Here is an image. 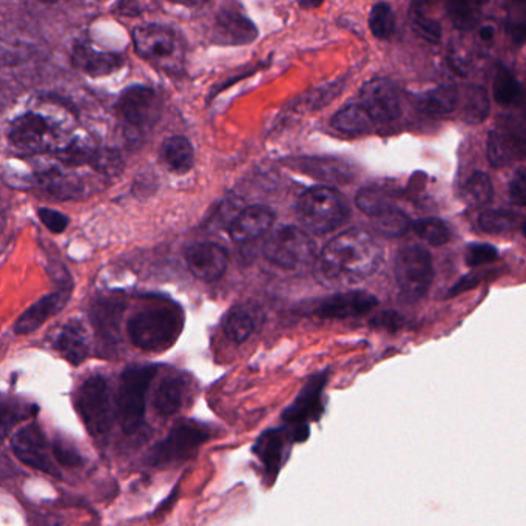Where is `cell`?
Returning <instances> with one entry per match:
<instances>
[{
	"instance_id": "13",
	"label": "cell",
	"mask_w": 526,
	"mask_h": 526,
	"mask_svg": "<svg viewBox=\"0 0 526 526\" xmlns=\"http://www.w3.org/2000/svg\"><path fill=\"white\" fill-rule=\"evenodd\" d=\"M360 101L377 124H388L402 115L397 88L388 79H372L363 85Z\"/></svg>"
},
{
	"instance_id": "9",
	"label": "cell",
	"mask_w": 526,
	"mask_h": 526,
	"mask_svg": "<svg viewBox=\"0 0 526 526\" xmlns=\"http://www.w3.org/2000/svg\"><path fill=\"white\" fill-rule=\"evenodd\" d=\"M395 280L403 297L417 301L428 294L434 281L431 253L422 246H405L395 257Z\"/></svg>"
},
{
	"instance_id": "42",
	"label": "cell",
	"mask_w": 526,
	"mask_h": 526,
	"mask_svg": "<svg viewBox=\"0 0 526 526\" xmlns=\"http://www.w3.org/2000/svg\"><path fill=\"white\" fill-rule=\"evenodd\" d=\"M51 451H53V457L59 465L68 466V468H78V466L84 465V459L79 454L78 449L71 443L65 442V440L58 439L51 445Z\"/></svg>"
},
{
	"instance_id": "16",
	"label": "cell",
	"mask_w": 526,
	"mask_h": 526,
	"mask_svg": "<svg viewBox=\"0 0 526 526\" xmlns=\"http://www.w3.org/2000/svg\"><path fill=\"white\" fill-rule=\"evenodd\" d=\"M186 260L198 280L213 283L226 274L229 255L220 244L196 243L187 250Z\"/></svg>"
},
{
	"instance_id": "6",
	"label": "cell",
	"mask_w": 526,
	"mask_h": 526,
	"mask_svg": "<svg viewBox=\"0 0 526 526\" xmlns=\"http://www.w3.org/2000/svg\"><path fill=\"white\" fill-rule=\"evenodd\" d=\"M136 53L144 61L170 75L181 73L184 67V45L172 28L162 25H142L133 31Z\"/></svg>"
},
{
	"instance_id": "29",
	"label": "cell",
	"mask_w": 526,
	"mask_h": 526,
	"mask_svg": "<svg viewBox=\"0 0 526 526\" xmlns=\"http://www.w3.org/2000/svg\"><path fill=\"white\" fill-rule=\"evenodd\" d=\"M486 155L489 162L494 167H503L517 159L516 149H514L513 139H511L510 130L506 125H499L496 129L491 130L486 144Z\"/></svg>"
},
{
	"instance_id": "19",
	"label": "cell",
	"mask_w": 526,
	"mask_h": 526,
	"mask_svg": "<svg viewBox=\"0 0 526 526\" xmlns=\"http://www.w3.org/2000/svg\"><path fill=\"white\" fill-rule=\"evenodd\" d=\"M326 375H318L307 383L295 402L283 412L284 422L295 428L306 426L307 422L318 419L321 412V392H323Z\"/></svg>"
},
{
	"instance_id": "33",
	"label": "cell",
	"mask_w": 526,
	"mask_h": 526,
	"mask_svg": "<svg viewBox=\"0 0 526 526\" xmlns=\"http://www.w3.org/2000/svg\"><path fill=\"white\" fill-rule=\"evenodd\" d=\"M411 24L412 30L429 44L437 45L442 41V27L434 17L429 16L426 8L419 4V0L417 4L412 5Z\"/></svg>"
},
{
	"instance_id": "40",
	"label": "cell",
	"mask_w": 526,
	"mask_h": 526,
	"mask_svg": "<svg viewBox=\"0 0 526 526\" xmlns=\"http://www.w3.org/2000/svg\"><path fill=\"white\" fill-rule=\"evenodd\" d=\"M516 223V213L508 212V210H488V212H483L479 218L480 229L491 235L510 232Z\"/></svg>"
},
{
	"instance_id": "25",
	"label": "cell",
	"mask_w": 526,
	"mask_h": 526,
	"mask_svg": "<svg viewBox=\"0 0 526 526\" xmlns=\"http://www.w3.org/2000/svg\"><path fill=\"white\" fill-rule=\"evenodd\" d=\"M161 161L170 172L184 175L195 164V150L192 142L184 136H170L161 147Z\"/></svg>"
},
{
	"instance_id": "39",
	"label": "cell",
	"mask_w": 526,
	"mask_h": 526,
	"mask_svg": "<svg viewBox=\"0 0 526 526\" xmlns=\"http://www.w3.org/2000/svg\"><path fill=\"white\" fill-rule=\"evenodd\" d=\"M355 204H357L361 212L371 216V218H375V216L385 212L389 207L394 206V204L389 201L388 196H386L382 190L377 189V187L361 189L360 192L357 193Z\"/></svg>"
},
{
	"instance_id": "3",
	"label": "cell",
	"mask_w": 526,
	"mask_h": 526,
	"mask_svg": "<svg viewBox=\"0 0 526 526\" xmlns=\"http://www.w3.org/2000/svg\"><path fill=\"white\" fill-rule=\"evenodd\" d=\"M184 328V312L175 304L147 307L130 318L127 334L136 348L164 352L178 341Z\"/></svg>"
},
{
	"instance_id": "32",
	"label": "cell",
	"mask_w": 526,
	"mask_h": 526,
	"mask_svg": "<svg viewBox=\"0 0 526 526\" xmlns=\"http://www.w3.org/2000/svg\"><path fill=\"white\" fill-rule=\"evenodd\" d=\"M462 195L469 206H486L494 196L493 181L485 172L473 173L463 186Z\"/></svg>"
},
{
	"instance_id": "5",
	"label": "cell",
	"mask_w": 526,
	"mask_h": 526,
	"mask_svg": "<svg viewBox=\"0 0 526 526\" xmlns=\"http://www.w3.org/2000/svg\"><path fill=\"white\" fill-rule=\"evenodd\" d=\"M156 372L155 365H133L122 372L116 411L125 434H136L144 425L147 394Z\"/></svg>"
},
{
	"instance_id": "34",
	"label": "cell",
	"mask_w": 526,
	"mask_h": 526,
	"mask_svg": "<svg viewBox=\"0 0 526 526\" xmlns=\"http://www.w3.org/2000/svg\"><path fill=\"white\" fill-rule=\"evenodd\" d=\"M489 96L483 87H471L465 95L463 121L466 124H480L489 115Z\"/></svg>"
},
{
	"instance_id": "54",
	"label": "cell",
	"mask_w": 526,
	"mask_h": 526,
	"mask_svg": "<svg viewBox=\"0 0 526 526\" xmlns=\"http://www.w3.org/2000/svg\"><path fill=\"white\" fill-rule=\"evenodd\" d=\"M523 235H525L526 237V221H525V224H523Z\"/></svg>"
},
{
	"instance_id": "44",
	"label": "cell",
	"mask_w": 526,
	"mask_h": 526,
	"mask_svg": "<svg viewBox=\"0 0 526 526\" xmlns=\"http://www.w3.org/2000/svg\"><path fill=\"white\" fill-rule=\"evenodd\" d=\"M344 81H334L332 84L324 85V87L317 88L311 95L307 96V105L311 108H321L329 104L332 99L337 98L343 92Z\"/></svg>"
},
{
	"instance_id": "53",
	"label": "cell",
	"mask_w": 526,
	"mask_h": 526,
	"mask_svg": "<svg viewBox=\"0 0 526 526\" xmlns=\"http://www.w3.org/2000/svg\"><path fill=\"white\" fill-rule=\"evenodd\" d=\"M41 2H45V4H54V2H59V0H41Z\"/></svg>"
},
{
	"instance_id": "8",
	"label": "cell",
	"mask_w": 526,
	"mask_h": 526,
	"mask_svg": "<svg viewBox=\"0 0 526 526\" xmlns=\"http://www.w3.org/2000/svg\"><path fill=\"white\" fill-rule=\"evenodd\" d=\"M75 406L85 428L95 439L107 437L112 429L113 405L112 391L104 377L87 378L76 392Z\"/></svg>"
},
{
	"instance_id": "2",
	"label": "cell",
	"mask_w": 526,
	"mask_h": 526,
	"mask_svg": "<svg viewBox=\"0 0 526 526\" xmlns=\"http://www.w3.org/2000/svg\"><path fill=\"white\" fill-rule=\"evenodd\" d=\"M385 250L365 229H349L332 238L318 255V274L331 284L351 286L377 274Z\"/></svg>"
},
{
	"instance_id": "1",
	"label": "cell",
	"mask_w": 526,
	"mask_h": 526,
	"mask_svg": "<svg viewBox=\"0 0 526 526\" xmlns=\"http://www.w3.org/2000/svg\"><path fill=\"white\" fill-rule=\"evenodd\" d=\"M76 124L73 108L61 99L36 98L10 122L8 142L28 155H48L75 136Z\"/></svg>"
},
{
	"instance_id": "11",
	"label": "cell",
	"mask_w": 526,
	"mask_h": 526,
	"mask_svg": "<svg viewBox=\"0 0 526 526\" xmlns=\"http://www.w3.org/2000/svg\"><path fill=\"white\" fill-rule=\"evenodd\" d=\"M209 437L210 432L199 423L190 420L179 422L166 439L153 448L150 463L161 466L190 459L209 440Z\"/></svg>"
},
{
	"instance_id": "36",
	"label": "cell",
	"mask_w": 526,
	"mask_h": 526,
	"mask_svg": "<svg viewBox=\"0 0 526 526\" xmlns=\"http://www.w3.org/2000/svg\"><path fill=\"white\" fill-rule=\"evenodd\" d=\"M122 306L119 303H98L93 312L96 331L104 335L107 340H113L118 335L119 317H121Z\"/></svg>"
},
{
	"instance_id": "27",
	"label": "cell",
	"mask_w": 526,
	"mask_h": 526,
	"mask_svg": "<svg viewBox=\"0 0 526 526\" xmlns=\"http://www.w3.org/2000/svg\"><path fill=\"white\" fill-rule=\"evenodd\" d=\"M374 119L361 104H349L341 108L332 118V127L346 135H361L372 129Z\"/></svg>"
},
{
	"instance_id": "21",
	"label": "cell",
	"mask_w": 526,
	"mask_h": 526,
	"mask_svg": "<svg viewBox=\"0 0 526 526\" xmlns=\"http://www.w3.org/2000/svg\"><path fill=\"white\" fill-rule=\"evenodd\" d=\"M189 394V385L184 375L169 374L162 378L153 395V406L162 417H170L181 411Z\"/></svg>"
},
{
	"instance_id": "50",
	"label": "cell",
	"mask_w": 526,
	"mask_h": 526,
	"mask_svg": "<svg viewBox=\"0 0 526 526\" xmlns=\"http://www.w3.org/2000/svg\"><path fill=\"white\" fill-rule=\"evenodd\" d=\"M479 36L483 42L491 44L494 38H496V28H494V25H483V27L480 28Z\"/></svg>"
},
{
	"instance_id": "38",
	"label": "cell",
	"mask_w": 526,
	"mask_h": 526,
	"mask_svg": "<svg viewBox=\"0 0 526 526\" xmlns=\"http://www.w3.org/2000/svg\"><path fill=\"white\" fill-rule=\"evenodd\" d=\"M369 28L377 39L386 41L392 38L395 31V16L391 5L380 2L372 8L369 14Z\"/></svg>"
},
{
	"instance_id": "43",
	"label": "cell",
	"mask_w": 526,
	"mask_h": 526,
	"mask_svg": "<svg viewBox=\"0 0 526 526\" xmlns=\"http://www.w3.org/2000/svg\"><path fill=\"white\" fill-rule=\"evenodd\" d=\"M499 258L496 247L485 243H474L468 247L466 252V264L469 267H479L483 264L493 263Z\"/></svg>"
},
{
	"instance_id": "18",
	"label": "cell",
	"mask_w": 526,
	"mask_h": 526,
	"mask_svg": "<svg viewBox=\"0 0 526 526\" xmlns=\"http://www.w3.org/2000/svg\"><path fill=\"white\" fill-rule=\"evenodd\" d=\"M70 297L71 289L68 287V289H61L41 298L38 303L28 307L27 311L17 318L16 323H14V332L17 335H27L38 331L42 324L47 323L51 317L58 315L67 306Z\"/></svg>"
},
{
	"instance_id": "41",
	"label": "cell",
	"mask_w": 526,
	"mask_h": 526,
	"mask_svg": "<svg viewBox=\"0 0 526 526\" xmlns=\"http://www.w3.org/2000/svg\"><path fill=\"white\" fill-rule=\"evenodd\" d=\"M508 17H506V31L510 34L511 39L517 44L526 42V0L514 2Z\"/></svg>"
},
{
	"instance_id": "22",
	"label": "cell",
	"mask_w": 526,
	"mask_h": 526,
	"mask_svg": "<svg viewBox=\"0 0 526 526\" xmlns=\"http://www.w3.org/2000/svg\"><path fill=\"white\" fill-rule=\"evenodd\" d=\"M53 344L70 365L79 366L88 357V334L81 321L73 320L62 326Z\"/></svg>"
},
{
	"instance_id": "24",
	"label": "cell",
	"mask_w": 526,
	"mask_h": 526,
	"mask_svg": "<svg viewBox=\"0 0 526 526\" xmlns=\"http://www.w3.org/2000/svg\"><path fill=\"white\" fill-rule=\"evenodd\" d=\"M260 309L250 304H238L227 314L224 320V334L233 343L241 344L252 337L261 324Z\"/></svg>"
},
{
	"instance_id": "37",
	"label": "cell",
	"mask_w": 526,
	"mask_h": 526,
	"mask_svg": "<svg viewBox=\"0 0 526 526\" xmlns=\"http://www.w3.org/2000/svg\"><path fill=\"white\" fill-rule=\"evenodd\" d=\"M493 95L494 99L505 107L516 104L520 96L519 82L511 75V71L506 70L502 65L497 67L496 75H494Z\"/></svg>"
},
{
	"instance_id": "51",
	"label": "cell",
	"mask_w": 526,
	"mask_h": 526,
	"mask_svg": "<svg viewBox=\"0 0 526 526\" xmlns=\"http://www.w3.org/2000/svg\"><path fill=\"white\" fill-rule=\"evenodd\" d=\"M172 4L183 5V7L196 8L206 4L207 0H170Z\"/></svg>"
},
{
	"instance_id": "30",
	"label": "cell",
	"mask_w": 526,
	"mask_h": 526,
	"mask_svg": "<svg viewBox=\"0 0 526 526\" xmlns=\"http://www.w3.org/2000/svg\"><path fill=\"white\" fill-rule=\"evenodd\" d=\"M486 2L488 0H445V5L452 24L459 30L468 31L476 27Z\"/></svg>"
},
{
	"instance_id": "45",
	"label": "cell",
	"mask_w": 526,
	"mask_h": 526,
	"mask_svg": "<svg viewBox=\"0 0 526 526\" xmlns=\"http://www.w3.org/2000/svg\"><path fill=\"white\" fill-rule=\"evenodd\" d=\"M38 215L42 224L53 233L65 232L68 224H70L67 215L58 212V210L48 209V207H41V209L38 210Z\"/></svg>"
},
{
	"instance_id": "26",
	"label": "cell",
	"mask_w": 526,
	"mask_h": 526,
	"mask_svg": "<svg viewBox=\"0 0 526 526\" xmlns=\"http://www.w3.org/2000/svg\"><path fill=\"white\" fill-rule=\"evenodd\" d=\"M420 108L431 118L442 119L456 112L459 105V90L454 84H443L432 88L420 98Z\"/></svg>"
},
{
	"instance_id": "46",
	"label": "cell",
	"mask_w": 526,
	"mask_h": 526,
	"mask_svg": "<svg viewBox=\"0 0 526 526\" xmlns=\"http://www.w3.org/2000/svg\"><path fill=\"white\" fill-rule=\"evenodd\" d=\"M510 130L513 139L514 149H516L517 159L526 158V115L513 121V124L506 125Z\"/></svg>"
},
{
	"instance_id": "28",
	"label": "cell",
	"mask_w": 526,
	"mask_h": 526,
	"mask_svg": "<svg viewBox=\"0 0 526 526\" xmlns=\"http://www.w3.org/2000/svg\"><path fill=\"white\" fill-rule=\"evenodd\" d=\"M289 437L284 431H269L264 434L257 443V456L266 466L269 476H275L280 469L284 459V449H286Z\"/></svg>"
},
{
	"instance_id": "14",
	"label": "cell",
	"mask_w": 526,
	"mask_h": 526,
	"mask_svg": "<svg viewBox=\"0 0 526 526\" xmlns=\"http://www.w3.org/2000/svg\"><path fill=\"white\" fill-rule=\"evenodd\" d=\"M257 27L237 2L224 5L216 14L213 39L223 45H246L255 41Z\"/></svg>"
},
{
	"instance_id": "23",
	"label": "cell",
	"mask_w": 526,
	"mask_h": 526,
	"mask_svg": "<svg viewBox=\"0 0 526 526\" xmlns=\"http://www.w3.org/2000/svg\"><path fill=\"white\" fill-rule=\"evenodd\" d=\"M289 166L312 178L321 179L326 183L344 184L351 181L352 173L351 167L344 162L337 161V159L329 158H300L295 159Z\"/></svg>"
},
{
	"instance_id": "10",
	"label": "cell",
	"mask_w": 526,
	"mask_h": 526,
	"mask_svg": "<svg viewBox=\"0 0 526 526\" xmlns=\"http://www.w3.org/2000/svg\"><path fill=\"white\" fill-rule=\"evenodd\" d=\"M161 107V98L153 88L135 85L122 93L116 112L127 130L138 135L158 122Z\"/></svg>"
},
{
	"instance_id": "52",
	"label": "cell",
	"mask_w": 526,
	"mask_h": 526,
	"mask_svg": "<svg viewBox=\"0 0 526 526\" xmlns=\"http://www.w3.org/2000/svg\"><path fill=\"white\" fill-rule=\"evenodd\" d=\"M303 8H317L323 4V0H298Z\"/></svg>"
},
{
	"instance_id": "12",
	"label": "cell",
	"mask_w": 526,
	"mask_h": 526,
	"mask_svg": "<svg viewBox=\"0 0 526 526\" xmlns=\"http://www.w3.org/2000/svg\"><path fill=\"white\" fill-rule=\"evenodd\" d=\"M11 448L17 459L31 468L39 469L50 476L61 477V471L54 465L53 451L50 452L47 437L39 425H28L19 429L11 439Z\"/></svg>"
},
{
	"instance_id": "47",
	"label": "cell",
	"mask_w": 526,
	"mask_h": 526,
	"mask_svg": "<svg viewBox=\"0 0 526 526\" xmlns=\"http://www.w3.org/2000/svg\"><path fill=\"white\" fill-rule=\"evenodd\" d=\"M449 67L459 76H466L471 68V59L463 48H451L449 50Z\"/></svg>"
},
{
	"instance_id": "15",
	"label": "cell",
	"mask_w": 526,
	"mask_h": 526,
	"mask_svg": "<svg viewBox=\"0 0 526 526\" xmlns=\"http://www.w3.org/2000/svg\"><path fill=\"white\" fill-rule=\"evenodd\" d=\"M378 300L365 290H351L332 295L318 304L315 315L328 320H348L363 317L377 307Z\"/></svg>"
},
{
	"instance_id": "7",
	"label": "cell",
	"mask_w": 526,
	"mask_h": 526,
	"mask_svg": "<svg viewBox=\"0 0 526 526\" xmlns=\"http://www.w3.org/2000/svg\"><path fill=\"white\" fill-rule=\"evenodd\" d=\"M263 253L270 263L290 270L312 266L318 260L315 241L295 226H283L270 233Z\"/></svg>"
},
{
	"instance_id": "31",
	"label": "cell",
	"mask_w": 526,
	"mask_h": 526,
	"mask_svg": "<svg viewBox=\"0 0 526 526\" xmlns=\"http://www.w3.org/2000/svg\"><path fill=\"white\" fill-rule=\"evenodd\" d=\"M375 223V229L382 233L385 238H400L406 235L412 224L409 216L397 206H391L385 212L372 218Z\"/></svg>"
},
{
	"instance_id": "48",
	"label": "cell",
	"mask_w": 526,
	"mask_h": 526,
	"mask_svg": "<svg viewBox=\"0 0 526 526\" xmlns=\"http://www.w3.org/2000/svg\"><path fill=\"white\" fill-rule=\"evenodd\" d=\"M510 198L516 206H526V170L517 173L511 181Z\"/></svg>"
},
{
	"instance_id": "4",
	"label": "cell",
	"mask_w": 526,
	"mask_h": 526,
	"mask_svg": "<svg viewBox=\"0 0 526 526\" xmlns=\"http://www.w3.org/2000/svg\"><path fill=\"white\" fill-rule=\"evenodd\" d=\"M297 212L304 227L314 233L334 232L351 216L343 195L326 186L306 190L298 199Z\"/></svg>"
},
{
	"instance_id": "35",
	"label": "cell",
	"mask_w": 526,
	"mask_h": 526,
	"mask_svg": "<svg viewBox=\"0 0 526 526\" xmlns=\"http://www.w3.org/2000/svg\"><path fill=\"white\" fill-rule=\"evenodd\" d=\"M412 230L420 240L431 246H445L451 240V230L439 218H422L412 224Z\"/></svg>"
},
{
	"instance_id": "17",
	"label": "cell",
	"mask_w": 526,
	"mask_h": 526,
	"mask_svg": "<svg viewBox=\"0 0 526 526\" xmlns=\"http://www.w3.org/2000/svg\"><path fill=\"white\" fill-rule=\"evenodd\" d=\"M274 221V210L269 207L260 204L246 207L230 223L229 237L238 244L252 243L264 237Z\"/></svg>"
},
{
	"instance_id": "20",
	"label": "cell",
	"mask_w": 526,
	"mask_h": 526,
	"mask_svg": "<svg viewBox=\"0 0 526 526\" xmlns=\"http://www.w3.org/2000/svg\"><path fill=\"white\" fill-rule=\"evenodd\" d=\"M73 65L85 75L105 76L122 67V58L113 51L101 50L92 42H78L73 48Z\"/></svg>"
},
{
	"instance_id": "49",
	"label": "cell",
	"mask_w": 526,
	"mask_h": 526,
	"mask_svg": "<svg viewBox=\"0 0 526 526\" xmlns=\"http://www.w3.org/2000/svg\"><path fill=\"white\" fill-rule=\"evenodd\" d=\"M403 318L397 312H383L377 318L372 320V326L383 329H400L402 328Z\"/></svg>"
}]
</instances>
